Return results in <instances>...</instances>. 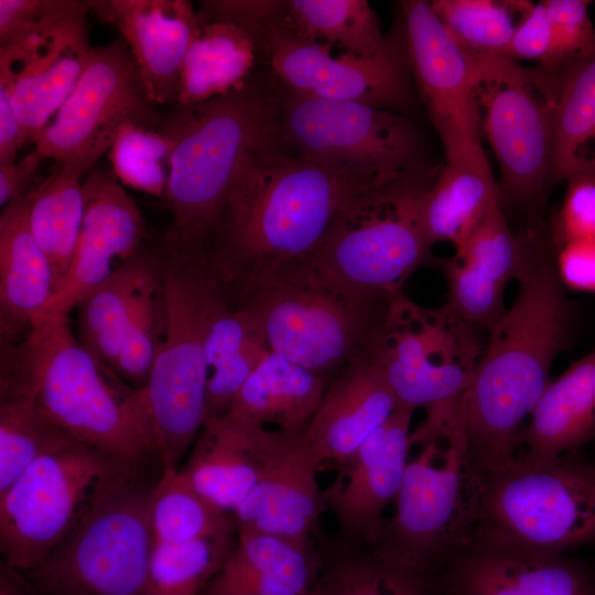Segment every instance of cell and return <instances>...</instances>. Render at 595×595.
<instances>
[{
	"label": "cell",
	"mask_w": 595,
	"mask_h": 595,
	"mask_svg": "<svg viewBox=\"0 0 595 595\" xmlns=\"http://www.w3.org/2000/svg\"><path fill=\"white\" fill-rule=\"evenodd\" d=\"M380 184L285 149L275 139L239 169L209 256L221 279L244 290L305 268L347 204Z\"/></svg>",
	"instance_id": "obj_1"
},
{
	"label": "cell",
	"mask_w": 595,
	"mask_h": 595,
	"mask_svg": "<svg viewBox=\"0 0 595 595\" xmlns=\"http://www.w3.org/2000/svg\"><path fill=\"white\" fill-rule=\"evenodd\" d=\"M517 281L516 299L489 333L463 400L469 454L485 480L519 461L523 423L573 335V304L551 255L534 250Z\"/></svg>",
	"instance_id": "obj_2"
},
{
	"label": "cell",
	"mask_w": 595,
	"mask_h": 595,
	"mask_svg": "<svg viewBox=\"0 0 595 595\" xmlns=\"http://www.w3.org/2000/svg\"><path fill=\"white\" fill-rule=\"evenodd\" d=\"M68 314L48 312L32 324L2 368L1 392L25 396L60 430L125 468L163 470L145 389L101 365Z\"/></svg>",
	"instance_id": "obj_3"
},
{
	"label": "cell",
	"mask_w": 595,
	"mask_h": 595,
	"mask_svg": "<svg viewBox=\"0 0 595 595\" xmlns=\"http://www.w3.org/2000/svg\"><path fill=\"white\" fill-rule=\"evenodd\" d=\"M170 143L164 198L175 252L206 253L245 161L279 138L277 95L247 84L225 96L178 106L160 131Z\"/></svg>",
	"instance_id": "obj_4"
},
{
	"label": "cell",
	"mask_w": 595,
	"mask_h": 595,
	"mask_svg": "<svg viewBox=\"0 0 595 595\" xmlns=\"http://www.w3.org/2000/svg\"><path fill=\"white\" fill-rule=\"evenodd\" d=\"M396 511L368 548L388 567L432 593L436 576L472 543L486 480L469 454L463 415L415 429Z\"/></svg>",
	"instance_id": "obj_5"
},
{
	"label": "cell",
	"mask_w": 595,
	"mask_h": 595,
	"mask_svg": "<svg viewBox=\"0 0 595 595\" xmlns=\"http://www.w3.org/2000/svg\"><path fill=\"white\" fill-rule=\"evenodd\" d=\"M439 170L423 165L355 196L305 269L361 300H382L401 290L430 259L421 202Z\"/></svg>",
	"instance_id": "obj_6"
},
{
	"label": "cell",
	"mask_w": 595,
	"mask_h": 595,
	"mask_svg": "<svg viewBox=\"0 0 595 595\" xmlns=\"http://www.w3.org/2000/svg\"><path fill=\"white\" fill-rule=\"evenodd\" d=\"M205 255L176 252L162 273L165 333L145 386L163 469H178L206 421L205 338L224 292Z\"/></svg>",
	"instance_id": "obj_7"
},
{
	"label": "cell",
	"mask_w": 595,
	"mask_h": 595,
	"mask_svg": "<svg viewBox=\"0 0 595 595\" xmlns=\"http://www.w3.org/2000/svg\"><path fill=\"white\" fill-rule=\"evenodd\" d=\"M162 473L123 469L108 480L68 536L24 573L42 595H145Z\"/></svg>",
	"instance_id": "obj_8"
},
{
	"label": "cell",
	"mask_w": 595,
	"mask_h": 595,
	"mask_svg": "<svg viewBox=\"0 0 595 595\" xmlns=\"http://www.w3.org/2000/svg\"><path fill=\"white\" fill-rule=\"evenodd\" d=\"M472 543L542 555L595 545V459L580 450L489 478Z\"/></svg>",
	"instance_id": "obj_9"
},
{
	"label": "cell",
	"mask_w": 595,
	"mask_h": 595,
	"mask_svg": "<svg viewBox=\"0 0 595 595\" xmlns=\"http://www.w3.org/2000/svg\"><path fill=\"white\" fill-rule=\"evenodd\" d=\"M476 325L446 305L428 309L402 289L388 296L367 358L382 371L400 407L425 418L458 411L484 350Z\"/></svg>",
	"instance_id": "obj_10"
},
{
	"label": "cell",
	"mask_w": 595,
	"mask_h": 595,
	"mask_svg": "<svg viewBox=\"0 0 595 595\" xmlns=\"http://www.w3.org/2000/svg\"><path fill=\"white\" fill-rule=\"evenodd\" d=\"M244 293L270 351L328 378L367 357L388 303L348 295L305 268Z\"/></svg>",
	"instance_id": "obj_11"
},
{
	"label": "cell",
	"mask_w": 595,
	"mask_h": 595,
	"mask_svg": "<svg viewBox=\"0 0 595 595\" xmlns=\"http://www.w3.org/2000/svg\"><path fill=\"white\" fill-rule=\"evenodd\" d=\"M482 137L500 170V197L527 204L550 177L560 71L528 68L502 55L473 57Z\"/></svg>",
	"instance_id": "obj_12"
},
{
	"label": "cell",
	"mask_w": 595,
	"mask_h": 595,
	"mask_svg": "<svg viewBox=\"0 0 595 595\" xmlns=\"http://www.w3.org/2000/svg\"><path fill=\"white\" fill-rule=\"evenodd\" d=\"M123 469L73 437L39 456L0 494L1 563L23 573L40 566Z\"/></svg>",
	"instance_id": "obj_13"
},
{
	"label": "cell",
	"mask_w": 595,
	"mask_h": 595,
	"mask_svg": "<svg viewBox=\"0 0 595 595\" xmlns=\"http://www.w3.org/2000/svg\"><path fill=\"white\" fill-rule=\"evenodd\" d=\"M277 100L279 139L294 154L378 183L423 166L416 128L393 110L285 91Z\"/></svg>",
	"instance_id": "obj_14"
},
{
	"label": "cell",
	"mask_w": 595,
	"mask_h": 595,
	"mask_svg": "<svg viewBox=\"0 0 595 595\" xmlns=\"http://www.w3.org/2000/svg\"><path fill=\"white\" fill-rule=\"evenodd\" d=\"M123 40L91 47L74 90L35 140L44 159L90 172L125 123L151 129L159 116Z\"/></svg>",
	"instance_id": "obj_15"
},
{
	"label": "cell",
	"mask_w": 595,
	"mask_h": 595,
	"mask_svg": "<svg viewBox=\"0 0 595 595\" xmlns=\"http://www.w3.org/2000/svg\"><path fill=\"white\" fill-rule=\"evenodd\" d=\"M252 36L288 94L359 101L390 110L408 100V55L393 40L372 57L333 56L329 45L303 41L291 32L285 12L258 28Z\"/></svg>",
	"instance_id": "obj_16"
},
{
	"label": "cell",
	"mask_w": 595,
	"mask_h": 595,
	"mask_svg": "<svg viewBox=\"0 0 595 595\" xmlns=\"http://www.w3.org/2000/svg\"><path fill=\"white\" fill-rule=\"evenodd\" d=\"M410 69L445 156L483 148L474 98L473 57L452 37L430 2H402Z\"/></svg>",
	"instance_id": "obj_17"
},
{
	"label": "cell",
	"mask_w": 595,
	"mask_h": 595,
	"mask_svg": "<svg viewBox=\"0 0 595 595\" xmlns=\"http://www.w3.org/2000/svg\"><path fill=\"white\" fill-rule=\"evenodd\" d=\"M413 411L398 407L361 443L323 490L326 510L337 522V537L370 548L386 520L385 510L398 497L409 455Z\"/></svg>",
	"instance_id": "obj_18"
},
{
	"label": "cell",
	"mask_w": 595,
	"mask_h": 595,
	"mask_svg": "<svg viewBox=\"0 0 595 595\" xmlns=\"http://www.w3.org/2000/svg\"><path fill=\"white\" fill-rule=\"evenodd\" d=\"M90 50L86 19L0 46V85L11 90L26 142H35L69 97Z\"/></svg>",
	"instance_id": "obj_19"
},
{
	"label": "cell",
	"mask_w": 595,
	"mask_h": 595,
	"mask_svg": "<svg viewBox=\"0 0 595 595\" xmlns=\"http://www.w3.org/2000/svg\"><path fill=\"white\" fill-rule=\"evenodd\" d=\"M83 192L84 216L72 266L48 312H71L88 291L137 255L144 235L139 208L113 171L91 170Z\"/></svg>",
	"instance_id": "obj_20"
},
{
	"label": "cell",
	"mask_w": 595,
	"mask_h": 595,
	"mask_svg": "<svg viewBox=\"0 0 595 595\" xmlns=\"http://www.w3.org/2000/svg\"><path fill=\"white\" fill-rule=\"evenodd\" d=\"M533 251L512 234L497 203L454 255L441 262L447 284L445 305L490 333L506 314L507 283L519 278Z\"/></svg>",
	"instance_id": "obj_21"
},
{
	"label": "cell",
	"mask_w": 595,
	"mask_h": 595,
	"mask_svg": "<svg viewBox=\"0 0 595 595\" xmlns=\"http://www.w3.org/2000/svg\"><path fill=\"white\" fill-rule=\"evenodd\" d=\"M432 595H595V567L567 553L470 543L436 576Z\"/></svg>",
	"instance_id": "obj_22"
},
{
	"label": "cell",
	"mask_w": 595,
	"mask_h": 595,
	"mask_svg": "<svg viewBox=\"0 0 595 595\" xmlns=\"http://www.w3.org/2000/svg\"><path fill=\"white\" fill-rule=\"evenodd\" d=\"M94 13L122 35L150 100L176 101L183 63L202 23L186 0L93 1Z\"/></svg>",
	"instance_id": "obj_23"
},
{
	"label": "cell",
	"mask_w": 595,
	"mask_h": 595,
	"mask_svg": "<svg viewBox=\"0 0 595 595\" xmlns=\"http://www.w3.org/2000/svg\"><path fill=\"white\" fill-rule=\"evenodd\" d=\"M301 436L283 435L260 479L234 512L238 531L266 533L301 543L322 537L326 510L318 467Z\"/></svg>",
	"instance_id": "obj_24"
},
{
	"label": "cell",
	"mask_w": 595,
	"mask_h": 595,
	"mask_svg": "<svg viewBox=\"0 0 595 595\" xmlns=\"http://www.w3.org/2000/svg\"><path fill=\"white\" fill-rule=\"evenodd\" d=\"M398 407L382 371L367 357L337 372L302 436L318 470L343 463Z\"/></svg>",
	"instance_id": "obj_25"
},
{
	"label": "cell",
	"mask_w": 595,
	"mask_h": 595,
	"mask_svg": "<svg viewBox=\"0 0 595 595\" xmlns=\"http://www.w3.org/2000/svg\"><path fill=\"white\" fill-rule=\"evenodd\" d=\"M283 435L230 414L207 419L178 470L203 497L234 515Z\"/></svg>",
	"instance_id": "obj_26"
},
{
	"label": "cell",
	"mask_w": 595,
	"mask_h": 595,
	"mask_svg": "<svg viewBox=\"0 0 595 595\" xmlns=\"http://www.w3.org/2000/svg\"><path fill=\"white\" fill-rule=\"evenodd\" d=\"M595 440V351L551 381L519 436V461L544 465Z\"/></svg>",
	"instance_id": "obj_27"
},
{
	"label": "cell",
	"mask_w": 595,
	"mask_h": 595,
	"mask_svg": "<svg viewBox=\"0 0 595 595\" xmlns=\"http://www.w3.org/2000/svg\"><path fill=\"white\" fill-rule=\"evenodd\" d=\"M56 294L52 266L28 224L26 195L0 215V326L2 343L28 329Z\"/></svg>",
	"instance_id": "obj_28"
},
{
	"label": "cell",
	"mask_w": 595,
	"mask_h": 595,
	"mask_svg": "<svg viewBox=\"0 0 595 595\" xmlns=\"http://www.w3.org/2000/svg\"><path fill=\"white\" fill-rule=\"evenodd\" d=\"M318 569L313 542L238 531L223 567L199 595H300L312 589Z\"/></svg>",
	"instance_id": "obj_29"
},
{
	"label": "cell",
	"mask_w": 595,
	"mask_h": 595,
	"mask_svg": "<svg viewBox=\"0 0 595 595\" xmlns=\"http://www.w3.org/2000/svg\"><path fill=\"white\" fill-rule=\"evenodd\" d=\"M497 203L499 185L484 148L445 156L422 197L423 231L432 246L447 241L457 248Z\"/></svg>",
	"instance_id": "obj_30"
},
{
	"label": "cell",
	"mask_w": 595,
	"mask_h": 595,
	"mask_svg": "<svg viewBox=\"0 0 595 595\" xmlns=\"http://www.w3.org/2000/svg\"><path fill=\"white\" fill-rule=\"evenodd\" d=\"M329 378L269 353L241 388L228 414L258 428L301 436Z\"/></svg>",
	"instance_id": "obj_31"
},
{
	"label": "cell",
	"mask_w": 595,
	"mask_h": 595,
	"mask_svg": "<svg viewBox=\"0 0 595 595\" xmlns=\"http://www.w3.org/2000/svg\"><path fill=\"white\" fill-rule=\"evenodd\" d=\"M201 19L183 63L178 106L204 102L245 87L255 66L258 44L248 31L227 21Z\"/></svg>",
	"instance_id": "obj_32"
},
{
	"label": "cell",
	"mask_w": 595,
	"mask_h": 595,
	"mask_svg": "<svg viewBox=\"0 0 595 595\" xmlns=\"http://www.w3.org/2000/svg\"><path fill=\"white\" fill-rule=\"evenodd\" d=\"M84 174L78 165L55 162L26 194L29 228L52 266L56 294L68 275L83 223Z\"/></svg>",
	"instance_id": "obj_33"
},
{
	"label": "cell",
	"mask_w": 595,
	"mask_h": 595,
	"mask_svg": "<svg viewBox=\"0 0 595 595\" xmlns=\"http://www.w3.org/2000/svg\"><path fill=\"white\" fill-rule=\"evenodd\" d=\"M155 270L136 255L75 305L79 342L112 372L136 301Z\"/></svg>",
	"instance_id": "obj_34"
},
{
	"label": "cell",
	"mask_w": 595,
	"mask_h": 595,
	"mask_svg": "<svg viewBox=\"0 0 595 595\" xmlns=\"http://www.w3.org/2000/svg\"><path fill=\"white\" fill-rule=\"evenodd\" d=\"M595 175V56L560 71L550 177Z\"/></svg>",
	"instance_id": "obj_35"
},
{
	"label": "cell",
	"mask_w": 595,
	"mask_h": 595,
	"mask_svg": "<svg viewBox=\"0 0 595 595\" xmlns=\"http://www.w3.org/2000/svg\"><path fill=\"white\" fill-rule=\"evenodd\" d=\"M286 26L299 39L336 45L357 57H372L388 44L366 0L284 1Z\"/></svg>",
	"instance_id": "obj_36"
},
{
	"label": "cell",
	"mask_w": 595,
	"mask_h": 595,
	"mask_svg": "<svg viewBox=\"0 0 595 595\" xmlns=\"http://www.w3.org/2000/svg\"><path fill=\"white\" fill-rule=\"evenodd\" d=\"M313 595H432L422 583L379 562L368 548L322 536Z\"/></svg>",
	"instance_id": "obj_37"
},
{
	"label": "cell",
	"mask_w": 595,
	"mask_h": 595,
	"mask_svg": "<svg viewBox=\"0 0 595 595\" xmlns=\"http://www.w3.org/2000/svg\"><path fill=\"white\" fill-rule=\"evenodd\" d=\"M154 541L180 542L237 534L229 513L203 497L178 469H164L151 499Z\"/></svg>",
	"instance_id": "obj_38"
},
{
	"label": "cell",
	"mask_w": 595,
	"mask_h": 595,
	"mask_svg": "<svg viewBox=\"0 0 595 595\" xmlns=\"http://www.w3.org/2000/svg\"><path fill=\"white\" fill-rule=\"evenodd\" d=\"M237 534L180 542L154 541L145 595H199L220 571Z\"/></svg>",
	"instance_id": "obj_39"
},
{
	"label": "cell",
	"mask_w": 595,
	"mask_h": 595,
	"mask_svg": "<svg viewBox=\"0 0 595 595\" xmlns=\"http://www.w3.org/2000/svg\"><path fill=\"white\" fill-rule=\"evenodd\" d=\"M529 1L433 0L452 37L472 57L502 55Z\"/></svg>",
	"instance_id": "obj_40"
},
{
	"label": "cell",
	"mask_w": 595,
	"mask_h": 595,
	"mask_svg": "<svg viewBox=\"0 0 595 595\" xmlns=\"http://www.w3.org/2000/svg\"><path fill=\"white\" fill-rule=\"evenodd\" d=\"M71 437L47 420L25 396L1 392L0 494L39 456Z\"/></svg>",
	"instance_id": "obj_41"
},
{
	"label": "cell",
	"mask_w": 595,
	"mask_h": 595,
	"mask_svg": "<svg viewBox=\"0 0 595 595\" xmlns=\"http://www.w3.org/2000/svg\"><path fill=\"white\" fill-rule=\"evenodd\" d=\"M164 333L162 273L155 270L136 301L113 374L128 386L144 389Z\"/></svg>",
	"instance_id": "obj_42"
},
{
	"label": "cell",
	"mask_w": 595,
	"mask_h": 595,
	"mask_svg": "<svg viewBox=\"0 0 595 595\" xmlns=\"http://www.w3.org/2000/svg\"><path fill=\"white\" fill-rule=\"evenodd\" d=\"M170 143L161 133L134 123H125L108 151L117 178L130 187L164 196L169 172Z\"/></svg>",
	"instance_id": "obj_43"
},
{
	"label": "cell",
	"mask_w": 595,
	"mask_h": 595,
	"mask_svg": "<svg viewBox=\"0 0 595 595\" xmlns=\"http://www.w3.org/2000/svg\"><path fill=\"white\" fill-rule=\"evenodd\" d=\"M550 21V46L540 65L561 71L595 56V28L588 13V1L547 0Z\"/></svg>",
	"instance_id": "obj_44"
},
{
	"label": "cell",
	"mask_w": 595,
	"mask_h": 595,
	"mask_svg": "<svg viewBox=\"0 0 595 595\" xmlns=\"http://www.w3.org/2000/svg\"><path fill=\"white\" fill-rule=\"evenodd\" d=\"M93 1L0 0V46L86 19Z\"/></svg>",
	"instance_id": "obj_45"
},
{
	"label": "cell",
	"mask_w": 595,
	"mask_h": 595,
	"mask_svg": "<svg viewBox=\"0 0 595 595\" xmlns=\"http://www.w3.org/2000/svg\"><path fill=\"white\" fill-rule=\"evenodd\" d=\"M566 192L554 225L553 244L595 239V175L580 174L566 180Z\"/></svg>",
	"instance_id": "obj_46"
},
{
	"label": "cell",
	"mask_w": 595,
	"mask_h": 595,
	"mask_svg": "<svg viewBox=\"0 0 595 595\" xmlns=\"http://www.w3.org/2000/svg\"><path fill=\"white\" fill-rule=\"evenodd\" d=\"M550 46V21L545 1L530 2L518 20L504 56L516 62H544Z\"/></svg>",
	"instance_id": "obj_47"
},
{
	"label": "cell",
	"mask_w": 595,
	"mask_h": 595,
	"mask_svg": "<svg viewBox=\"0 0 595 595\" xmlns=\"http://www.w3.org/2000/svg\"><path fill=\"white\" fill-rule=\"evenodd\" d=\"M554 263L564 288L595 293V239L565 242L556 249Z\"/></svg>",
	"instance_id": "obj_48"
},
{
	"label": "cell",
	"mask_w": 595,
	"mask_h": 595,
	"mask_svg": "<svg viewBox=\"0 0 595 595\" xmlns=\"http://www.w3.org/2000/svg\"><path fill=\"white\" fill-rule=\"evenodd\" d=\"M43 159L34 149L19 162L0 163V205L2 208L34 188L36 171Z\"/></svg>",
	"instance_id": "obj_49"
},
{
	"label": "cell",
	"mask_w": 595,
	"mask_h": 595,
	"mask_svg": "<svg viewBox=\"0 0 595 595\" xmlns=\"http://www.w3.org/2000/svg\"><path fill=\"white\" fill-rule=\"evenodd\" d=\"M0 595H42V593L23 572L1 563Z\"/></svg>",
	"instance_id": "obj_50"
},
{
	"label": "cell",
	"mask_w": 595,
	"mask_h": 595,
	"mask_svg": "<svg viewBox=\"0 0 595 595\" xmlns=\"http://www.w3.org/2000/svg\"><path fill=\"white\" fill-rule=\"evenodd\" d=\"M300 595H313L312 592H307V593H304V594H300Z\"/></svg>",
	"instance_id": "obj_51"
}]
</instances>
